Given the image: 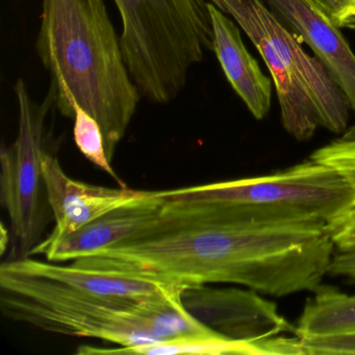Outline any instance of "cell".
<instances>
[{
    "label": "cell",
    "instance_id": "6da1fadb",
    "mask_svg": "<svg viewBox=\"0 0 355 355\" xmlns=\"http://www.w3.org/2000/svg\"><path fill=\"white\" fill-rule=\"evenodd\" d=\"M51 76L55 109L73 119L78 105L97 120L110 161L141 95L103 0H42L36 43Z\"/></svg>",
    "mask_w": 355,
    "mask_h": 355
},
{
    "label": "cell",
    "instance_id": "7a4b0ae2",
    "mask_svg": "<svg viewBox=\"0 0 355 355\" xmlns=\"http://www.w3.org/2000/svg\"><path fill=\"white\" fill-rule=\"evenodd\" d=\"M3 315L46 331L99 338L121 347L198 334L202 324L182 304V286L138 303L51 286L0 267Z\"/></svg>",
    "mask_w": 355,
    "mask_h": 355
},
{
    "label": "cell",
    "instance_id": "3957f363",
    "mask_svg": "<svg viewBox=\"0 0 355 355\" xmlns=\"http://www.w3.org/2000/svg\"><path fill=\"white\" fill-rule=\"evenodd\" d=\"M169 200L211 201L241 227L324 224L331 227L355 207L350 175L309 159L269 175L161 191Z\"/></svg>",
    "mask_w": 355,
    "mask_h": 355
},
{
    "label": "cell",
    "instance_id": "277c9868",
    "mask_svg": "<svg viewBox=\"0 0 355 355\" xmlns=\"http://www.w3.org/2000/svg\"><path fill=\"white\" fill-rule=\"evenodd\" d=\"M122 21V53L141 95L165 105L189 72L214 51L207 0H114Z\"/></svg>",
    "mask_w": 355,
    "mask_h": 355
},
{
    "label": "cell",
    "instance_id": "5b68a950",
    "mask_svg": "<svg viewBox=\"0 0 355 355\" xmlns=\"http://www.w3.org/2000/svg\"><path fill=\"white\" fill-rule=\"evenodd\" d=\"M15 95L19 112L17 138L10 146L3 144L0 151V199L11 224V259L30 257L42 241L46 225L42 157L46 151V117L55 107L51 91L43 103L33 101L22 78L16 83Z\"/></svg>",
    "mask_w": 355,
    "mask_h": 355
},
{
    "label": "cell",
    "instance_id": "8992f818",
    "mask_svg": "<svg viewBox=\"0 0 355 355\" xmlns=\"http://www.w3.org/2000/svg\"><path fill=\"white\" fill-rule=\"evenodd\" d=\"M236 20L257 47L271 73L282 125L298 141L309 140L320 126L315 105L290 64L279 24L263 0H209Z\"/></svg>",
    "mask_w": 355,
    "mask_h": 355
},
{
    "label": "cell",
    "instance_id": "52a82bcc",
    "mask_svg": "<svg viewBox=\"0 0 355 355\" xmlns=\"http://www.w3.org/2000/svg\"><path fill=\"white\" fill-rule=\"evenodd\" d=\"M182 301L198 321L230 340L266 344L284 334L297 336L276 303L250 288L187 286Z\"/></svg>",
    "mask_w": 355,
    "mask_h": 355
},
{
    "label": "cell",
    "instance_id": "ba28073f",
    "mask_svg": "<svg viewBox=\"0 0 355 355\" xmlns=\"http://www.w3.org/2000/svg\"><path fill=\"white\" fill-rule=\"evenodd\" d=\"M165 200L161 191H143L138 198L107 211L76 232L49 234L31 255H44L47 261L55 263L90 257L144 230L159 216Z\"/></svg>",
    "mask_w": 355,
    "mask_h": 355
},
{
    "label": "cell",
    "instance_id": "9c48e42d",
    "mask_svg": "<svg viewBox=\"0 0 355 355\" xmlns=\"http://www.w3.org/2000/svg\"><path fill=\"white\" fill-rule=\"evenodd\" d=\"M315 53L348 98L355 113V55L340 28L313 0H263Z\"/></svg>",
    "mask_w": 355,
    "mask_h": 355
},
{
    "label": "cell",
    "instance_id": "30bf717a",
    "mask_svg": "<svg viewBox=\"0 0 355 355\" xmlns=\"http://www.w3.org/2000/svg\"><path fill=\"white\" fill-rule=\"evenodd\" d=\"M42 171L47 201L55 221L53 236L76 232L107 211L135 200L143 192L128 187L105 188L72 180L57 157L47 150L42 157Z\"/></svg>",
    "mask_w": 355,
    "mask_h": 355
},
{
    "label": "cell",
    "instance_id": "8fae6325",
    "mask_svg": "<svg viewBox=\"0 0 355 355\" xmlns=\"http://www.w3.org/2000/svg\"><path fill=\"white\" fill-rule=\"evenodd\" d=\"M214 34V53L234 92L244 101L253 117L263 120L271 107V80L261 72L243 42L238 26L209 3Z\"/></svg>",
    "mask_w": 355,
    "mask_h": 355
},
{
    "label": "cell",
    "instance_id": "7c38bea8",
    "mask_svg": "<svg viewBox=\"0 0 355 355\" xmlns=\"http://www.w3.org/2000/svg\"><path fill=\"white\" fill-rule=\"evenodd\" d=\"M78 354H128V355H176V354H243V355H304L299 336L286 338L266 344L240 342L230 340L218 332L182 336L166 342L153 343L135 347L101 349L97 347L80 346Z\"/></svg>",
    "mask_w": 355,
    "mask_h": 355
},
{
    "label": "cell",
    "instance_id": "4fadbf2b",
    "mask_svg": "<svg viewBox=\"0 0 355 355\" xmlns=\"http://www.w3.org/2000/svg\"><path fill=\"white\" fill-rule=\"evenodd\" d=\"M305 303L296 326L300 338H320L355 332V294L320 286Z\"/></svg>",
    "mask_w": 355,
    "mask_h": 355
},
{
    "label": "cell",
    "instance_id": "5bb4252c",
    "mask_svg": "<svg viewBox=\"0 0 355 355\" xmlns=\"http://www.w3.org/2000/svg\"><path fill=\"white\" fill-rule=\"evenodd\" d=\"M73 121L74 142L83 155L99 169L109 174L120 187H126L112 167V162L105 150V137L97 120L80 105H76Z\"/></svg>",
    "mask_w": 355,
    "mask_h": 355
},
{
    "label": "cell",
    "instance_id": "9a60e30c",
    "mask_svg": "<svg viewBox=\"0 0 355 355\" xmlns=\"http://www.w3.org/2000/svg\"><path fill=\"white\" fill-rule=\"evenodd\" d=\"M311 157L355 176V142L338 139L317 149Z\"/></svg>",
    "mask_w": 355,
    "mask_h": 355
},
{
    "label": "cell",
    "instance_id": "2e32d148",
    "mask_svg": "<svg viewBox=\"0 0 355 355\" xmlns=\"http://www.w3.org/2000/svg\"><path fill=\"white\" fill-rule=\"evenodd\" d=\"M304 355H355V332L301 338Z\"/></svg>",
    "mask_w": 355,
    "mask_h": 355
},
{
    "label": "cell",
    "instance_id": "e0dca14e",
    "mask_svg": "<svg viewBox=\"0 0 355 355\" xmlns=\"http://www.w3.org/2000/svg\"><path fill=\"white\" fill-rule=\"evenodd\" d=\"M332 240L338 250L355 249V207L338 223L330 227Z\"/></svg>",
    "mask_w": 355,
    "mask_h": 355
},
{
    "label": "cell",
    "instance_id": "ac0fdd59",
    "mask_svg": "<svg viewBox=\"0 0 355 355\" xmlns=\"http://www.w3.org/2000/svg\"><path fill=\"white\" fill-rule=\"evenodd\" d=\"M338 28H347L355 8V0H313Z\"/></svg>",
    "mask_w": 355,
    "mask_h": 355
},
{
    "label": "cell",
    "instance_id": "d6986e66",
    "mask_svg": "<svg viewBox=\"0 0 355 355\" xmlns=\"http://www.w3.org/2000/svg\"><path fill=\"white\" fill-rule=\"evenodd\" d=\"M328 274L332 276L346 277L355 282V249L354 250L340 251L334 255Z\"/></svg>",
    "mask_w": 355,
    "mask_h": 355
},
{
    "label": "cell",
    "instance_id": "ffe728a7",
    "mask_svg": "<svg viewBox=\"0 0 355 355\" xmlns=\"http://www.w3.org/2000/svg\"><path fill=\"white\" fill-rule=\"evenodd\" d=\"M11 241L10 230H8L5 224L1 222V230H0V251H1V255L5 254Z\"/></svg>",
    "mask_w": 355,
    "mask_h": 355
},
{
    "label": "cell",
    "instance_id": "44dd1931",
    "mask_svg": "<svg viewBox=\"0 0 355 355\" xmlns=\"http://www.w3.org/2000/svg\"><path fill=\"white\" fill-rule=\"evenodd\" d=\"M340 139L344 141H350V142H355V124L351 128H347L346 132L343 134Z\"/></svg>",
    "mask_w": 355,
    "mask_h": 355
},
{
    "label": "cell",
    "instance_id": "7402d4cb",
    "mask_svg": "<svg viewBox=\"0 0 355 355\" xmlns=\"http://www.w3.org/2000/svg\"><path fill=\"white\" fill-rule=\"evenodd\" d=\"M347 28L355 30V8L354 10H353L352 15H351L350 21L347 24Z\"/></svg>",
    "mask_w": 355,
    "mask_h": 355
},
{
    "label": "cell",
    "instance_id": "603a6c76",
    "mask_svg": "<svg viewBox=\"0 0 355 355\" xmlns=\"http://www.w3.org/2000/svg\"><path fill=\"white\" fill-rule=\"evenodd\" d=\"M350 176H351V178H353V180H354V182H355V176H352V175H350Z\"/></svg>",
    "mask_w": 355,
    "mask_h": 355
}]
</instances>
